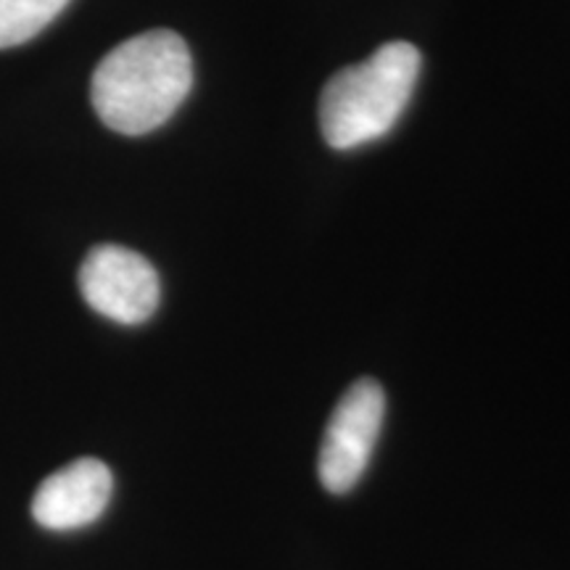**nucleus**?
I'll use <instances>...</instances> for the list:
<instances>
[{
  "mask_svg": "<svg viewBox=\"0 0 570 570\" xmlns=\"http://www.w3.org/2000/svg\"><path fill=\"white\" fill-rule=\"evenodd\" d=\"M194 61L173 30L140 32L104 56L92 71V109L106 127L146 135L167 122L188 98Z\"/></svg>",
  "mask_w": 570,
  "mask_h": 570,
  "instance_id": "nucleus-1",
  "label": "nucleus"
},
{
  "mask_svg": "<svg viewBox=\"0 0 570 570\" xmlns=\"http://www.w3.org/2000/svg\"><path fill=\"white\" fill-rule=\"evenodd\" d=\"M417 75L420 51L402 40L336 71L320 96L323 138L338 151L383 138L407 109Z\"/></svg>",
  "mask_w": 570,
  "mask_h": 570,
  "instance_id": "nucleus-2",
  "label": "nucleus"
},
{
  "mask_svg": "<svg viewBox=\"0 0 570 570\" xmlns=\"http://www.w3.org/2000/svg\"><path fill=\"white\" fill-rule=\"evenodd\" d=\"M386 415V394L373 377H362L341 396L327 420L317 473L331 494H348L370 465Z\"/></svg>",
  "mask_w": 570,
  "mask_h": 570,
  "instance_id": "nucleus-3",
  "label": "nucleus"
},
{
  "mask_svg": "<svg viewBox=\"0 0 570 570\" xmlns=\"http://www.w3.org/2000/svg\"><path fill=\"white\" fill-rule=\"evenodd\" d=\"M80 291L98 315L119 325H140L159 306V275L151 262L125 246L104 244L85 256Z\"/></svg>",
  "mask_w": 570,
  "mask_h": 570,
  "instance_id": "nucleus-4",
  "label": "nucleus"
},
{
  "mask_svg": "<svg viewBox=\"0 0 570 570\" xmlns=\"http://www.w3.org/2000/svg\"><path fill=\"white\" fill-rule=\"evenodd\" d=\"M114 475L106 462L80 458L48 475L32 497V518L48 531H77L96 523L111 502Z\"/></svg>",
  "mask_w": 570,
  "mask_h": 570,
  "instance_id": "nucleus-5",
  "label": "nucleus"
},
{
  "mask_svg": "<svg viewBox=\"0 0 570 570\" xmlns=\"http://www.w3.org/2000/svg\"><path fill=\"white\" fill-rule=\"evenodd\" d=\"M69 0H0V48H13L46 30Z\"/></svg>",
  "mask_w": 570,
  "mask_h": 570,
  "instance_id": "nucleus-6",
  "label": "nucleus"
}]
</instances>
